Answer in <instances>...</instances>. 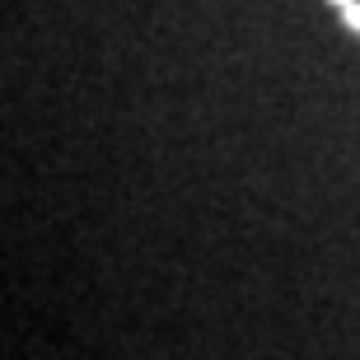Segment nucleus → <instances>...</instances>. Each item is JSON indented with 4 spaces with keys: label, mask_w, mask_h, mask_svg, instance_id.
I'll return each instance as SVG.
<instances>
[{
    "label": "nucleus",
    "mask_w": 360,
    "mask_h": 360,
    "mask_svg": "<svg viewBox=\"0 0 360 360\" xmlns=\"http://www.w3.org/2000/svg\"><path fill=\"white\" fill-rule=\"evenodd\" d=\"M333 5H337V10H347V5H351V0H333Z\"/></svg>",
    "instance_id": "f03ea898"
},
{
    "label": "nucleus",
    "mask_w": 360,
    "mask_h": 360,
    "mask_svg": "<svg viewBox=\"0 0 360 360\" xmlns=\"http://www.w3.org/2000/svg\"><path fill=\"white\" fill-rule=\"evenodd\" d=\"M342 24H347L351 33H360V5H356V0H351L347 10H342Z\"/></svg>",
    "instance_id": "f257e3e1"
}]
</instances>
